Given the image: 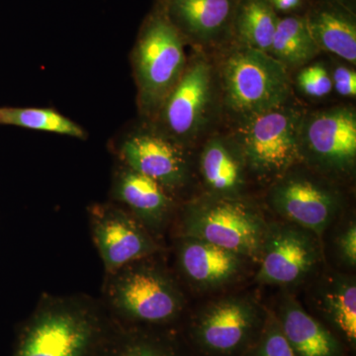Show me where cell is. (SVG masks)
I'll list each match as a JSON object with an SVG mask.
<instances>
[{"instance_id": "obj_2", "label": "cell", "mask_w": 356, "mask_h": 356, "mask_svg": "<svg viewBox=\"0 0 356 356\" xmlns=\"http://www.w3.org/2000/svg\"><path fill=\"white\" fill-rule=\"evenodd\" d=\"M149 259L106 273L103 305L117 324L170 329L181 317L185 299L177 281Z\"/></svg>"}, {"instance_id": "obj_11", "label": "cell", "mask_w": 356, "mask_h": 356, "mask_svg": "<svg viewBox=\"0 0 356 356\" xmlns=\"http://www.w3.org/2000/svg\"><path fill=\"white\" fill-rule=\"evenodd\" d=\"M318 259L317 236L311 232L289 222L268 225L255 280L261 284L296 286L308 277Z\"/></svg>"}, {"instance_id": "obj_25", "label": "cell", "mask_w": 356, "mask_h": 356, "mask_svg": "<svg viewBox=\"0 0 356 356\" xmlns=\"http://www.w3.org/2000/svg\"><path fill=\"white\" fill-rule=\"evenodd\" d=\"M245 356H295L274 311H266L261 334Z\"/></svg>"}, {"instance_id": "obj_23", "label": "cell", "mask_w": 356, "mask_h": 356, "mask_svg": "<svg viewBox=\"0 0 356 356\" xmlns=\"http://www.w3.org/2000/svg\"><path fill=\"white\" fill-rule=\"evenodd\" d=\"M320 51L305 16L280 18L269 55L289 70L308 64Z\"/></svg>"}, {"instance_id": "obj_15", "label": "cell", "mask_w": 356, "mask_h": 356, "mask_svg": "<svg viewBox=\"0 0 356 356\" xmlns=\"http://www.w3.org/2000/svg\"><path fill=\"white\" fill-rule=\"evenodd\" d=\"M238 0H165L166 18L182 38L216 43L232 28Z\"/></svg>"}, {"instance_id": "obj_12", "label": "cell", "mask_w": 356, "mask_h": 356, "mask_svg": "<svg viewBox=\"0 0 356 356\" xmlns=\"http://www.w3.org/2000/svg\"><path fill=\"white\" fill-rule=\"evenodd\" d=\"M91 234L106 273L140 259L153 257L161 248L153 234L131 213L114 204H96L89 209Z\"/></svg>"}, {"instance_id": "obj_22", "label": "cell", "mask_w": 356, "mask_h": 356, "mask_svg": "<svg viewBox=\"0 0 356 356\" xmlns=\"http://www.w3.org/2000/svg\"><path fill=\"white\" fill-rule=\"evenodd\" d=\"M278 20L268 0H238L232 29L238 44L269 54Z\"/></svg>"}, {"instance_id": "obj_4", "label": "cell", "mask_w": 356, "mask_h": 356, "mask_svg": "<svg viewBox=\"0 0 356 356\" xmlns=\"http://www.w3.org/2000/svg\"><path fill=\"white\" fill-rule=\"evenodd\" d=\"M266 220L259 211L241 198L208 194L185 206L182 236L205 241L259 261L266 236Z\"/></svg>"}, {"instance_id": "obj_6", "label": "cell", "mask_w": 356, "mask_h": 356, "mask_svg": "<svg viewBox=\"0 0 356 356\" xmlns=\"http://www.w3.org/2000/svg\"><path fill=\"white\" fill-rule=\"evenodd\" d=\"M163 13L145 23L134 51V69L140 108L156 116L184 74L187 63L184 40Z\"/></svg>"}, {"instance_id": "obj_17", "label": "cell", "mask_w": 356, "mask_h": 356, "mask_svg": "<svg viewBox=\"0 0 356 356\" xmlns=\"http://www.w3.org/2000/svg\"><path fill=\"white\" fill-rule=\"evenodd\" d=\"M274 313L295 356H344L343 341L294 297L283 296Z\"/></svg>"}, {"instance_id": "obj_18", "label": "cell", "mask_w": 356, "mask_h": 356, "mask_svg": "<svg viewBox=\"0 0 356 356\" xmlns=\"http://www.w3.org/2000/svg\"><path fill=\"white\" fill-rule=\"evenodd\" d=\"M312 37L321 51L356 63L355 13L336 0H318L305 15Z\"/></svg>"}, {"instance_id": "obj_27", "label": "cell", "mask_w": 356, "mask_h": 356, "mask_svg": "<svg viewBox=\"0 0 356 356\" xmlns=\"http://www.w3.org/2000/svg\"><path fill=\"white\" fill-rule=\"evenodd\" d=\"M337 250L339 259L346 266L355 268L356 266V225L351 221L339 233L337 240Z\"/></svg>"}, {"instance_id": "obj_19", "label": "cell", "mask_w": 356, "mask_h": 356, "mask_svg": "<svg viewBox=\"0 0 356 356\" xmlns=\"http://www.w3.org/2000/svg\"><path fill=\"white\" fill-rule=\"evenodd\" d=\"M199 168L208 194L242 197L247 166L233 139L214 137L208 140L201 153Z\"/></svg>"}, {"instance_id": "obj_1", "label": "cell", "mask_w": 356, "mask_h": 356, "mask_svg": "<svg viewBox=\"0 0 356 356\" xmlns=\"http://www.w3.org/2000/svg\"><path fill=\"white\" fill-rule=\"evenodd\" d=\"M115 322L83 295H44L21 327L13 356H99Z\"/></svg>"}, {"instance_id": "obj_7", "label": "cell", "mask_w": 356, "mask_h": 356, "mask_svg": "<svg viewBox=\"0 0 356 356\" xmlns=\"http://www.w3.org/2000/svg\"><path fill=\"white\" fill-rule=\"evenodd\" d=\"M266 316L248 297H225L192 318L189 341L204 356H245L261 334Z\"/></svg>"}, {"instance_id": "obj_8", "label": "cell", "mask_w": 356, "mask_h": 356, "mask_svg": "<svg viewBox=\"0 0 356 356\" xmlns=\"http://www.w3.org/2000/svg\"><path fill=\"white\" fill-rule=\"evenodd\" d=\"M299 158L325 177L351 175L356 163L355 108L337 106L304 112L299 129Z\"/></svg>"}, {"instance_id": "obj_16", "label": "cell", "mask_w": 356, "mask_h": 356, "mask_svg": "<svg viewBox=\"0 0 356 356\" xmlns=\"http://www.w3.org/2000/svg\"><path fill=\"white\" fill-rule=\"evenodd\" d=\"M113 198L152 234L165 229L173 202L170 193L151 178L124 168L115 178Z\"/></svg>"}, {"instance_id": "obj_10", "label": "cell", "mask_w": 356, "mask_h": 356, "mask_svg": "<svg viewBox=\"0 0 356 356\" xmlns=\"http://www.w3.org/2000/svg\"><path fill=\"white\" fill-rule=\"evenodd\" d=\"M268 203L283 219L321 238L341 211L343 198L322 178L288 170L271 187Z\"/></svg>"}, {"instance_id": "obj_9", "label": "cell", "mask_w": 356, "mask_h": 356, "mask_svg": "<svg viewBox=\"0 0 356 356\" xmlns=\"http://www.w3.org/2000/svg\"><path fill=\"white\" fill-rule=\"evenodd\" d=\"M215 86L214 70L208 60L199 58L187 65L156 115L163 127L159 134L182 147L197 139L214 111Z\"/></svg>"}, {"instance_id": "obj_13", "label": "cell", "mask_w": 356, "mask_h": 356, "mask_svg": "<svg viewBox=\"0 0 356 356\" xmlns=\"http://www.w3.org/2000/svg\"><path fill=\"white\" fill-rule=\"evenodd\" d=\"M126 168L151 178L168 193L188 182L191 166L184 147L159 133L130 136L120 147Z\"/></svg>"}, {"instance_id": "obj_14", "label": "cell", "mask_w": 356, "mask_h": 356, "mask_svg": "<svg viewBox=\"0 0 356 356\" xmlns=\"http://www.w3.org/2000/svg\"><path fill=\"white\" fill-rule=\"evenodd\" d=\"M247 259L205 241L181 236L177 247L180 271L194 287L216 289L242 273Z\"/></svg>"}, {"instance_id": "obj_20", "label": "cell", "mask_w": 356, "mask_h": 356, "mask_svg": "<svg viewBox=\"0 0 356 356\" xmlns=\"http://www.w3.org/2000/svg\"><path fill=\"white\" fill-rule=\"evenodd\" d=\"M99 356H189L172 329L127 327L115 322Z\"/></svg>"}, {"instance_id": "obj_21", "label": "cell", "mask_w": 356, "mask_h": 356, "mask_svg": "<svg viewBox=\"0 0 356 356\" xmlns=\"http://www.w3.org/2000/svg\"><path fill=\"white\" fill-rule=\"evenodd\" d=\"M318 290L321 313L341 341L351 348L356 344V283L353 276L334 273L323 280Z\"/></svg>"}, {"instance_id": "obj_30", "label": "cell", "mask_w": 356, "mask_h": 356, "mask_svg": "<svg viewBox=\"0 0 356 356\" xmlns=\"http://www.w3.org/2000/svg\"><path fill=\"white\" fill-rule=\"evenodd\" d=\"M336 1L355 13L356 0H336Z\"/></svg>"}, {"instance_id": "obj_3", "label": "cell", "mask_w": 356, "mask_h": 356, "mask_svg": "<svg viewBox=\"0 0 356 356\" xmlns=\"http://www.w3.org/2000/svg\"><path fill=\"white\" fill-rule=\"evenodd\" d=\"M222 103L238 121L289 102V70L264 51L238 44L220 65Z\"/></svg>"}, {"instance_id": "obj_24", "label": "cell", "mask_w": 356, "mask_h": 356, "mask_svg": "<svg viewBox=\"0 0 356 356\" xmlns=\"http://www.w3.org/2000/svg\"><path fill=\"white\" fill-rule=\"evenodd\" d=\"M0 124L46 131L79 139L86 136L77 124L51 109L3 107L0 108Z\"/></svg>"}, {"instance_id": "obj_5", "label": "cell", "mask_w": 356, "mask_h": 356, "mask_svg": "<svg viewBox=\"0 0 356 356\" xmlns=\"http://www.w3.org/2000/svg\"><path fill=\"white\" fill-rule=\"evenodd\" d=\"M304 112L285 103L238 121L233 140L247 170L264 180H277L300 161L299 129Z\"/></svg>"}, {"instance_id": "obj_28", "label": "cell", "mask_w": 356, "mask_h": 356, "mask_svg": "<svg viewBox=\"0 0 356 356\" xmlns=\"http://www.w3.org/2000/svg\"><path fill=\"white\" fill-rule=\"evenodd\" d=\"M332 88L344 97H355L356 95V72L350 67H337L332 72Z\"/></svg>"}, {"instance_id": "obj_29", "label": "cell", "mask_w": 356, "mask_h": 356, "mask_svg": "<svg viewBox=\"0 0 356 356\" xmlns=\"http://www.w3.org/2000/svg\"><path fill=\"white\" fill-rule=\"evenodd\" d=\"M274 10L281 13H291L301 6L302 0H268Z\"/></svg>"}, {"instance_id": "obj_26", "label": "cell", "mask_w": 356, "mask_h": 356, "mask_svg": "<svg viewBox=\"0 0 356 356\" xmlns=\"http://www.w3.org/2000/svg\"><path fill=\"white\" fill-rule=\"evenodd\" d=\"M296 79L300 90L310 97L321 98L331 93L332 76L322 64L303 67Z\"/></svg>"}]
</instances>
